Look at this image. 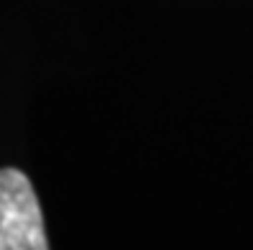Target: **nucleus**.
<instances>
[{"label":"nucleus","mask_w":253,"mask_h":250,"mask_svg":"<svg viewBox=\"0 0 253 250\" xmlns=\"http://www.w3.org/2000/svg\"><path fill=\"white\" fill-rule=\"evenodd\" d=\"M0 250H49L41 204L18 169H0Z\"/></svg>","instance_id":"obj_1"}]
</instances>
